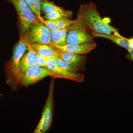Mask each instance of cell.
<instances>
[{
    "label": "cell",
    "instance_id": "1",
    "mask_svg": "<svg viewBox=\"0 0 133 133\" xmlns=\"http://www.w3.org/2000/svg\"><path fill=\"white\" fill-rule=\"evenodd\" d=\"M77 18L87 28L94 33L107 35L119 34L118 30L104 22L93 2L80 5Z\"/></svg>",
    "mask_w": 133,
    "mask_h": 133
},
{
    "label": "cell",
    "instance_id": "2",
    "mask_svg": "<svg viewBox=\"0 0 133 133\" xmlns=\"http://www.w3.org/2000/svg\"><path fill=\"white\" fill-rule=\"evenodd\" d=\"M29 43L26 36L19 40L14 48L12 59L7 66L6 83L13 89L16 85L19 62L24 53L28 49Z\"/></svg>",
    "mask_w": 133,
    "mask_h": 133
},
{
    "label": "cell",
    "instance_id": "3",
    "mask_svg": "<svg viewBox=\"0 0 133 133\" xmlns=\"http://www.w3.org/2000/svg\"><path fill=\"white\" fill-rule=\"evenodd\" d=\"M14 6L22 29L24 32L29 31L32 25L43 23L30 9L25 0H8Z\"/></svg>",
    "mask_w": 133,
    "mask_h": 133
},
{
    "label": "cell",
    "instance_id": "4",
    "mask_svg": "<svg viewBox=\"0 0 133 133\" xmlns=\"http://www.w3.org/2000/svg\"><path fill=\"white\" fill-rule=\"evenodd\" d=\"M54 79L50 84L48 97L39 123L33 133H44L49 129L52 123L54 107Z\"/></svg>",
    "mask_w": 133,
    "mask_h": 133
},
{
    "label": "cell",
    "instance_id": "5",
    "mask_svg": "<svg viewBox=\"0 0 133 133\" xmlns=\"http://www.w3.org/2000/svg\"><path fill=\"white\" fill-rule=\"evenodd\" d=\"M87 29L78 18L73 21L71 25L68 28L67 44H79L93 42L92 37L88 34Z\"/></svg>",
    "mask_w": 133,
    "mask_h": 133
},
{
    "label": "cell",
    "instance_id": "6",
    "mask_svg": "<svg viewBox=\"0 0 133 133\" xmlns=\"http://www.w3.org/2000/svg\"><path fill=\"white\" fill-rule=\"evenodd\" d=\"M53 73L47 67L34 66L28 69L20 77L18 84L28 87L36 83L48 76L53 77Z\"/></svg>",
    "mask_w": 133,
    "mask_h": 133
},
{
    "label": "cell",
    "instance_id": "7",
    "mask_svg": "<svg viewBox=\"0 0 133 133\" xmlns=\"http://www.w3.org/2000/svg\"><path fill=\"white\" fill-rule=\"evenodd\" d=\"M44 23L33 25L29 30L26 36L30 43H38L44 44H52L51 31Z\"/></svg>",
    "mask_w": 133,
    "mask_h": 133
},
{
    "label": "cell",
    "instance_id": "8",
    "mask_svg": "<svg viewBox=\"0 0 133 133\" xmlns=\"http://www.w3.org/2000/svg\"><path fill=\"white\" fill-rule=\"evenodd\" d=\"M47 67L53 72V78H61L70 79L79 83L84 81L85 76L82 73H73L58 66L55 58H50L47 62Z\"/></svg>",
    "mask_w": 133,
    "mask_h": 133
},
{
    "label": "cell",
    "instance_id": "9",
    "mask_svg": "<svg viewBox=\"0 0 133 133\" xmlns=\"http://www.w3.org/2000/svg\"><path fill=\"white\" fill-rule=\"evenodd\" d=\"M57 49L61 51L71 52L79 55H84L89 53L97 47L95 42L83 43L79 44H66L63 46L52 45Z\"/></svg>",
    "mask_w": 133,
    "mask_h": 133
},
{
    "label": "cell",
    "instance_id": "10",
    "mask_svg": "<svg viewBox=\"0 0 133 133\" xmlns=\"http://www.w3.org/2000/svg\"><path fill=\"white\" fill-rule=\"evenodd\" d=\"M37 54L29 44L28 52L24 54L19 62V70L16 80V85L20 77L29 69L35 66Z\"/></svg>",
    "mask_w": 133,
    "mask_h": 133
},
{
    "label": "cell",
    "instance_id": "11",
    "mask_svg": "<svg viewBox=\"0 0 133 133\" xmlns=\"http://www.w3.org/2000/svg\"><path fill=\"white\" fill-rule=\"evenodd\" d=\"M61 59L75 66L79 71H84L85 68L86 58L78 54L58 50Z\"/></svg>",
    "mask_w": 133,
    "mask_h": 133
},
{
    "label": "cell",
    "instance_id": "12",
    "mask_svg": "<svg viewBox=\"0 0 133 133\" xmlns=\"http://www.w3.org/2000/svg\"><path fill=\"white\" fill-rule=\"evenodd\" d=\"M36 53L43 56L56 59L59 57V51L53 45L38 43H30Z\"/></svg>",
    "mask_w": 133,
    "mask_h": 133
},
{
    "label": "cell",
    "instance_id": "13",
    "mask_svg": "<svg viewBox=\"0 0 133 133\" xmlns=\"http://www.w3.org/2000/svg\"><path fill=\"white\" fill-rule=\"evenodd\" d=\"M93 37H100L107 38L113 42L117 45L125 48L128 51H133L132 48H131L129 38H125L119 34L113 35H107V34H100L92 32Z\"/></svg>",
    "mask_w": 133,
    "mask_h": 133
},
{
    "label": "cell",
    "instance_id": "14",
    "mask_svg": "<svg viewBox=\"0 0 133 133\" xmlns=\"http://www.w3.org/2000/svg\"><path fill=\"white\" fill-rule=\"evenodd\" d=\"M68 28L59 29L57 30H51L52 44L57 46H63L67 44V37Z\"/></svg>",
    "mask_w": 133,
    "mask_h": 133
},
{
    "label": "cell",
    "instance_id": "15",
    "mask_svg": "<svg viewBox=\"0 0 133 133\" xmlns=\"http://www.w3.org/2000/svg\"><path fill=\"white\" fill-rule=\"evenodd\" d=\"M71 12L66 11L65 10H57L45 14L44 18L47 20L57 21L65 17L71 16Z\"/></svg>",
    "mask_w": 133,
    "mask_h": 133
},
{
    "label": "cell",
    "instance_id": "16",
    "mask_svg": "<svg viewBox=\"0 0 133 133\" xmlns=\"http://www.w3.org/2000/svg\"><path fill=\"white\" fill-rule=\"evenodd\" d=\"M58 66L60 68L73 73H79V70L75 66L64 61L59 57L55 59Z\"/></svg>",
    "mask_w": 133,
    "mask_h": 133
},
{
    "label": "cell",
    "instance_id": "17",
    "mask_svg": "<svg viewBox=\"0 0 133 133\" xmlns=\"http://www.w3.org/2000/svg\"><path fill=\"white\" fill-rule=\"evenodd\" d=\"M41 8L44 13L46 14L57 10H64L51 2L45 0L43 2L41 5Z\"/></svg>",
    "mask_w": 133,
    "mask_h": 133
},
{
    "label": "cell",
    "instance_id": "18",
    "mask_svg": "<svg viewBox=\"0 0 133 133\" xmlns=\"http://www.w3.org/2000/svg\"><path fill=\"white\" fill-rule=\"evenodd\" d=\"M25 1L28 3L33 13L37 17L41 22L44 24L45 21L44 20V19L41 16V14H39L34 1L33 0H25Z\"/></svg>",
    "mask_w": 133,
    "mask_h": 133
},
{
    "label": "cell",
    "instance_id": "19",
    "mask_svg": "<svg viewBox=\"0 0 133 133\" xmlns=\"http://www.w3.org/2000/svg\"><path fill=\"white\" fill-rule=\"evenodd\" d=\"M57 23L59 29H67L73 22V21H71L68 17H65L57 20Z\"/></svg>",
    "mask_w": 133,
    "mask_h": 133
},
{
    "label": "cell",
    "instance_id": "20",
    "mask_svg": "<svg viewBox=\"0 0 133 133\" xmlns=\"http://www.w3.org/2000/svg\"><path fill=\"white\" fill-rule=\"evenodd\" d=\"M49 58L37 54L36 65L42 67H47V62Z\"/></svg>",
    "mask_w": 133,
    "mask_h": 133
},
{
    "label": "cell",
    "instance_id": "21",
    "mask_svg": "<svg viewBox=\"0 0 133 133\" xmlns=\"http://www.w3.org/2000/svg\"><path fill=\"white\" fill-rule=\"evenodd\" d=\"M45 26L49 29L50 30H57L59 29V27L58 26L56 21L53 20H47L45 21Z\"/></svg>",
    "mask_w": 133,
    "mask_h": 133
},
{
    "label": "cell",
    "instance_id": "22",
    "mask_svg": "<svg viewBox=\"0 0 133 133\" xmlns=\"http://www.w3.org/2000/svg\"><path fill=\"white\" fill-rule=\"evenodd\" d=\"M33 1L35 3L36 6L38 9L39 14H41V9H42V8H41V5H42V2L45 1V0H33Z\"/></svg>",
    "mask_w": 133,
    "mask_h": 133
},
{
    "label": "cell",
    "instance_id": "23",
    "mask_svg": "<svg viewBox=\"0 0 133 133\" xmlns=\"http://www.w3.org/2000/svg\"><path fill=\"white\" fill-rule=\"evenodd\" d=\"M131 59L133 61V51H128Z\"/></svg>",
    "mask_w": 133,
    "mask_h": 133
},
{
    "label": "cell",
    "instance_id": "24",
    "mask_svg": "<svg viewBox=\"0 0 133 133\" xmlns=\"http://www.w3.org/2000/svg\"><path fill=\"white\" fill-rule=\"evenodd\" d=\"M2 94H1L0 93V98L1 97H2Z\"/></svg>",
    "mask_w": 133,
    "mask_h": 133
}]
</instances>
